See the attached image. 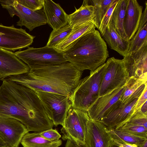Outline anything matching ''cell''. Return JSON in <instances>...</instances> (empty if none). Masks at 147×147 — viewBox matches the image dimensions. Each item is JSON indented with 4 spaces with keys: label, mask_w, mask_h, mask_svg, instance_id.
<instances>
[{
    "label": "cell",
    "mask_w": 147,
    "mask_h": 147,
    "mask_svg": "<svg viewBox=\"0 0 147 147\" xmlns=\"http://www.w3.org/2000/svg\"><path fill=\"white\" fill-rule=\"evenodd\" d=\"M0 86V116L16 119L28 131L40 132L52 128L36 92L17 83L5 80Z\"/></svg>",
    "instance_id": "6da1fadb"
},
{
    "label": "cell",
    "mask_w": 147,
    "mask_h": 147,
    "mask_svg": "<svg viewBox=\"0 0 147 147\" xmlns=\"http://www.w3.org/2000/svg\"><path fill=\"white\" fill-rule=\"evenodd\" d=\"M82 71L67 61L37 67L27 73L3 79L23 85L37 92L55 93L69 98L77 87Z\"/></svg>",
    "instance_id": "7a4b0ae2"
},
{
    "label": "cell",
    "mask_w": 147,
    "mask_h": 147,
    "mask_svg": "<svg viewBox=\"0 0 147 147\" xmlns=\"http://www.w3.org/2000/svg\"><path fill=\"white\" fill-rule=\"evenodd\" d=\"M63 53L67 61L81 71L95 70L109 57L107 44L96 30L82 36Z\"/></svg>",
    "instance_id": "3957f363"
},
{
    "label": "cell",
    "mask_w": 147,
    "mask_h": 147,
    "mask_svg": "<svg viewBox=\"0 0 147 147\" xmlns=\"http://www.w3.org/2000/svg\"><path fill=\"white\" fill-rule=\"evenodd\" d=\"M105 66V63L95 70L90 71V74L81 79L69 98L71 106L86 111L98 97L100 85Z\"/></svg>",
    "instance_id": "277c9868"
},
{
    "label": "cell",
    "mask_w": 147,
    "mask_h": 147,
    "mask_svg": "<svg viewBox=\"0 0 147 147\" xmlns=\"http://www.w3.org/2000/svg\"><path fill=\"white\" fill-rule=\"evenodd\" d=\"M14 53L30 69L67 61L63 52L46 45L39 48L29 47L25 50L18 51Z\"/></svg>",
    "instance_id": "5b68a950"
},
{
    "label": "cell",
    "mask_w": 147,
    "mask_h": 147,
    "mask_svg": "<svg viewBox=\"0 0 147 147\" xmlns=\"http://www.w3.org/2000/svg\"><path fill=\"white\" fill-rule=\"evenodd\" d=\"M105 63L99 97L106 95L123 86L129 77L123 59L113 57L108 59Z\"/></svg>",
    "instance_id": "8992f818"
},
{
    "label": "cell",
    "mask_w": 147,
    "mask_h": 147,
    "mask_svg": "<svg viewBox=\"0 0 147 147\" xmlns=\"http://www.w3.org/2000/svg\"><path fill=\"white\" fill-rule=\"evenodd\" d=\"M48 117L54 125H64L69 110L71 107L67 96L45 92H36Z\"/></svg>",
    "instance_id": "52a82bcc"
},
{
    "label": "cell",
    "mask_w": 147,
    "mask_h": 147,
    "mask_svg": "<svg viewBox=\"0 0 147 147\" xmlns=\"http://www.w3.org/2000/svg\"><path fill=\"white\" fill-rule=\"evenodd\" d=\"M0 3L3 8L7 10L11 17L15 15L18 17L17 26H25L30 31L47 24L43 9L32 10L22 5L16 0H0Z\"/></svg>",
    "instance_id": "ba28073f"
},
{
    "label": "cell",
    "mask_w": 147,
    "mask_h": 147,
    "mask_svg": "<svg viewBox=\"0 0 147 147\" xmlns=\"http://www.w3.org/2000/svg\"><path fill=\"white\" fill-rule=\"evenodd\" d=\"M90 118L87 111L72 107L69 109L61 131L62 139H71L78 143H85L86 126Z\"/></svg>",
    "instance_id": "9c48e42d"
},
{
    "label": "cell",
    "mask_w": 147,
    "mask_h": 147,
    "mask_svg": "<svg viewBox=\"0 0 147 147\" xmlns=\"http://www.w3.org/2000/svg\"><path fill=\"white\" fill-rule=\"evenodd\" d=\"M35 36L14 25L7 26L0 24V48L14 51L28 48L33 42Z\"/></svg>",
    "instance_id": "30bf717a"
},
{
    "label": "cell",
    "mask_w": 147,
    "mask_h": 147,
    "mask_svg": "<svg viewBox=\"0 0 147 147\" xmlns=\"http://www.w3.org/2000/svg\"><path fill=\"white\" fill-rule=\"evenodd\" d=\"M139 98L128 102H123L119 100L100 121L108 130L117 129L132 116L134 113V108Z\"/></svg>",
    "instance_id": "8fae6325"
},
{
    "label": "cell",
    "mask_w": 147,
    "mask_h": 147,
    "mask_svg": "<svg viewBox=\"0 0 147 147\" xmlns=\"http://www.w3.org/2000/svg\"><path fill=\"white\" fill-rule=\"evenodd\" d=\"M28 132L19 121L0 116V137L9 147H18L23 137Z\"/></svg>",
    "instance_id": "7c38bea8"
},
{
    "label": "cell",
    "mask_w": 147,
    "mask_h": 147,
    "mask_svg": "<svg viewBox=\"0 0 147 147\" xmlns=\"http://www.w3.org/2000/svg\"><path fill=\"white\" fill-rule=\"evenodd\" d=\"M122 59L129 77L147 81V44L137 51L128 53Z\"/></svg>",
    "instance_id": "4fadbf2b"
},
{
    "label": "cell",
    "mask_w": 147,
    "mask_h": 147,
    "mask_svg": "<svg viewBox=\"0 0 147 147\" xmlns=\"http://www.w3.org/2000/svg\"><path fill=\"white\" fill-rule=\"evenodd\" d=\"M124 85L110 93L98 97L88 109L87 112L91 119L100 121L108 113L112 106L118 101L122 93Z\"/></svg>",
    "instance_id": "5bb4252c"
},
{
    "label": "cell",
    "mask_w": 147,
    "mask_h": 147,
    "mask_svg": "<svg viewBox=\"0 0 147 147\" xmlns=\"http://www.w3.org/2000/svg\"><path fill=\"white\" fill-rule=\"evenodd\" d=\"M30 69L14 53L0 48V80L27 73Z\"/></svg>",
    "instance_id": "9a60e30c"
},
{
    "label": "cell",
    "mask_w": 147,
    "mask_h": 147,
    "mask_svg": "<svg viewBox=\"0 0 147 147\" xmlns=\"http://www.w3.org/2000/svg\"><path fill=\"white\" fill-rule=\"evenodd\" d=\"M112 140L104 124L90 118L86 125L85 140L88 147H109Z\"/></svg>",
    "instance_id": "2e32d148"
},
{
    "label": "cell",
    "mask_w": 147,
    "mask_h": 147,
    "mask_svg": "<svg viewBox=\"0 0 147 147\" xmlns=\"http://www.w3.org/2000/svg\"><path fill=\"white\" fill-rule=\"evenodd\" d=\"M143 7L136 0H127L123 23L125 33L130 40L137 32L142 13Z\"/></svg>",
    "instance_id": "e0dca14e"
},
{
    "label": "cell",
    "mask_w": 147,
    "mask_h": 147,
    "mask_svg": "<svg viewBox=\"0 0 147 147\" xmlns=\"http://www.w3.org/2000/svg\"><path fill=\"white\" fill-rule=\"evenodd\" d=\"M43 7L47 23L53 30L68 24V15L59 4L51 0H44Z\"/></svg>",
    "instance_id": "ac0fdd59"
},
{
    "label": "cell",
    "mask_w": 147,
    "mask_h": 147,
    "mask_svg": "<svg viewBox=\"0 0 147 147\" xmlns=\"http://www.w3.org/2000/svg\"><path fill=\"white\" fill-rule=\"evenodd\" d=\"M93 21L89 22L72 28L70 33L54 48L63 52L68 50L73 44L82 35L95 30Z\"/></svg>",
    "instance_id": "d6986e66"
},
{
    "label": "cell",
    "mask_w": 147,
    "mask_h": 147,
    "mask_svg": "<svg viewBox=\"0 0 147 147\" xmlns=\"http://www.w3.org/2000/svg\"><path fill=\"white\" fill-rule=\"evenodd\" d=\"M147 82L134 77H130L124 85L123 92L119 100L128 102L139 98L147 87Z\"/></svg>",
    "instance_id": "ffe728a7"
},
{
    "label": "cell",
    "mask_w": 147,
    "mask_h": 147,
    "mask_svg": "<svg viewBox=\"0 0 147 147\" xmlns=\"http://www.w3.org/2000/svg\"><path fill=\"white\" fill-rule=\"evenodd\" d=\"M103 37L111 48L123 57L128 53L130 40H125L115 32L111 26L108 24Z\"/></svg>",
    "instance_id": "44dd1931"
},
{
    "label": "cell",
    "mask_w": 147,
    "mask_h": 147,
    "mask_svg": "<svg viewBox=\"0 0 147 147\" xmlns=\"http://www.w3.org/2000/svg\"><path fill=\"white\" fill-rule=\"evenodd\" d=\"M89 0L83 1L82 6L73 13L68 15V24L72 28L89 22L93 21L94 11L93 5H90Z\"/></svg>",
    "instance_id": "7402d4cb"
},
{
    "label": "cell",
    "mask_w": 147,
    "mask_h": 147,
    "mask_svg": "<svg viewBox=\"0 0 147 147\" xmlns=\"http://www.w3.org/2000/svg\"><path fill=\"white\" fill-rule=\"evenodd\" d=\"M127 5V0H119L112 13L109 24L121 38L125 40H129L123 28Z\"/></svg>",
    "instance_id": "603a6c76"
},
{
    "label": "cell",
    "mask_w": 147,
    "mask_h": 147,
    "mask_svg": "<svg viewBox=\"0 0 147 147\" xmlns=\"http://www.w3.org/2000/svg\"><path fill=\"white\" fill-rule=\"evenodd\" d=\"M145 7L142 12L138 29L130 40L128 53L137 51L144 45L147 44V2L145 3Z\"/></svg>",
    "instance_id": "cb8c5ba5"
},
{
    "label": "cell",
    "mask_w": 147,
    "mask_h": 147,
    "mask_svg": "<svg viewBox=\"0 0 147 147\" xmlns=\"http://www.w3.org/2000/svg\"><path fill=\"white\" fill-rule=\"evenodd\" d=\"M21 143L23 147H59L62 144L61 140H47L42 137L39 132H27L23 137Z\"/></svg>",
    "instance_id": "d4e9b609"
},
{
    "label": "cell",
    "mask_w": 147,
    "mask_h": 147,
    "mask_svg": "<svg viewBox=\"0 0 147 147\" xmlns=\"http://www.w3.org/2000/svg\"><path fill=\"white\" fill-rule=\"evenodd\" d=\"M112 139L122 141L127 143L141 147L147 138L142 137L118 129L108 130Z\"/></svg>",
    "instance_id": "484cf974"
},
{
    "label": "cell",
    "mask_w": 147,
    "mask_h": 147,
    "mask_svg": "<svg viewBox=\"0 0 147 147\" xmlns=\"http://www.w3.org/2000/svg\"><path fill=\"white\" fill-rule=\"evenodd\" d=\"M115 0H92L94 11L93 21L98 30L101 21Z\"/></svg>",
    "instance_id": "4316f807"
},
{
    "label": "cell",
    "mask_w": 147,
    "mask_h": 147,
    "mask_svg": "<svg viewBox=\"0 0 147 147\" xmlns=\"http://www.w3.org/2000/svg\"><path fill=\"white\" fill-rule=\"evenodd\" d=\"M72 28L68 24L51 32L46 45L48 47L54 48L71 32Z\"/></svg>",
    "instance_id": "83f0119b"
},
{
    "label": "cell",
    "mask_w": 147,
    "mask_h": 147,
    "mask_svg": "<svg viewBox=\"0 0 147 147\" xmlns=\"http://www.w3.org/2000/svg\"><path fill=\"white\" fill-rule=\"evenodd\" d=\"M117 129L147 138V128L142 126L125 123Z\"/></svg>",
    "instance_id": "f1b7e54d"
},
{
    "label": "cell",
    "mask_w": 147,
    "mask_h": 147,
    "mask_svg": "<svg viewBox=\"0 0 147 147\" xmlns=\"http://www.w3.org/2000/svg\"><path fill=\"white\" fill-rule=\"evenodd\" d=\"M125 123L141 125L147 128V114L136 112Z\"/></svg>",
    "instance_id": "f546056e"
},
{
    "label": "cell",
    "mask_w": 147,
    "mask_h": 147,
    "mask_svg": "<svg viewBox=\"0 0 147 147\" xmlns=\"http://www.w3.org/2000/svg\"><path fill=\"white\" fill-rule=\"evenodd\" d=\"M119 1V0H115L103 18L98 29L101 36L104 33L109 24L112 13Z\"/></svg>",
    "instance_id": "4dcf8cb0"
},
{
    "label": "cell",
    "mask_w": 147,
    "mask_h": 147,
    "mask_svg": "<svg viewBox=\"0 0 147 147\" xmlns=\"http://www.w3.org/2000/svg\"><path fill=\"white\" fill-rule=\"evenodd\" d=\"M22 5L32 10L41 9L43 7L44 0H16Z\"/></svg>",
    "instance_id": "1f68e13d"
},
{
    "label": "cell",
    "mask_w": 147,
    "mask_h": 147,
    "mask_svg": "<svg viewBox=\"0 0 147 147\" xmlns=\"http://www.w3.org/2000/svg\"><path fill=\"white\" fill-rule=\"evenodd\" d=\"M39 134L42 137L50 141L58 140L61 136L56 129L52 128L44 131L39 132Z\"/></svg>",
    "instance_id": "d6a6232c"
},
{
    "label": "cell",
    "mask_w": 147,
    "mask_h": 147,
    "mask_svg": "<svg viewBox=\"0 0 147 147\" xmlns=\"http://www.w3.org/2000/svg\"><path fill=\"white\" fill-rule=\"evenodd\" d=\"M147 87L145 88L142 95L138 100L134 108V113L136 112L147 101Z\"/></svg>",
    "instance_id": "836d02e7"
},
{
    "label": "cell",
    "mask_w": 147,
    "mask_h": 147,
    "mask_svg": "<svg viewBox=\"0 0 147 147\" xmlns=\"http://www.w3.org/2000/svg\"><path fill=\"white\" fill-rule=\"evenodd\" d=\"M67 140L65 147H88L85 143H78L71 139Z\"/></svg>",
    "instance_id": "e575fe53"
},
{
    "label": "cell",
    "mask_w": 147,
    "mask_h": 147,
    "mask_svg": "<svg viewBox=\"0 0 147 147\" xmlns=\"http://www.w3.org/2000/svg\"><path fill=\"white\" fill-rule=\"evenodd\" d=\"M112 139L116 143L121 147H139L134 145L127 143L121 140Z\"/></svg>",
    "instance_id": "d590c367"
},
{
    "label": "cell",
    "mask_w": 147,
    "mask_h": 147,
    "mask_svg": "<svg viewBox=\"0 0 147 147\" xmlns=\"http://www.w3.org/2000/svg\"><path fill=\"white\" fill-rule=\"evenodd\" d=\"M147 114V101H146L141 107L136 111Z\"/></svg>",
    "instance_id": "8d00e7d4"
},
{
    "label": "cell",
    "mask_w": 147,
    "mask_h": 147,
    "mask_svg": "<svg viewBox=\"0 0 147 147\" xmlns=\"http://www.w3.org/2000/svg\"><path fill=\"white\" fill-rule=\"evenodd\" d=\"M109 147H120L118 145H117L116 143L112 139L110 142Z\"/></svg>",
    "instance_id": "74e56055"
},
{
    "label": "cell",
    "mask_w": 147,
    "mask_h": 147,
    "mask_svg": "<svg viewBox=\"0 0 147 147\" xmlns=\"http://www.w3.org/2000/svg\"><path fill=\"white\" fill-rule=\"evenodd\" d=\"M6 145L5 143L0 137V147H2Z\"/></svg>",
    "instance_id": "f35d334b"
},
{
    "label": "cell",
    "mask_w": 147,
    "mask_h": 147,
    "mask_svg": "<svg viewBox=\"0 0 147 147\" xmlns=\"http://www.w3.org/2000/svg\"><path fill=\"white\" fill-rule=\"evenodd\" d=\"M147 140L143 144L141 147H147Z\"/></svg>",
    "instance_id": "ab89813d"
},
{
    "label": "cell",
    "mask_w": 147,
    "mask_h": 147,
    "mask_svg": "<svg viewBox=\"0 0 147 147\" xmlns=\"http://www.w3.org/2000/svg\"><path fill=\"white\" fill-rule=\"evenodd\" d=\"M2 147H9L6 145Z\"/></svg>",
    "instance_id": "60d3db41"
}]
</instances>
